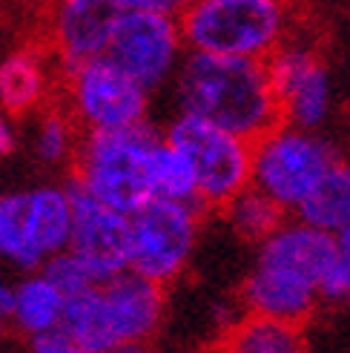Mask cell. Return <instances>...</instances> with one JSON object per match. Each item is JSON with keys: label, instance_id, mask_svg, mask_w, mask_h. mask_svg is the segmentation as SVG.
Returning <instances> with one entry per match:
<instances>
[{"label": "cell", "instance_id": "cell-1", "mask_svg": "<svg viewBox=\"0 0 350 353\" xmlns=\"http://www.w3.org/2000/svg\"><path fill=\"white\" fill-rule=\"evenodd\" d=\"M175 101L181 115L201 118L250 144L282 123L265 61L187 52L175 72Z\"/></svg>", "mask_w": 350, "mask_h": 353}, {"label": "cell", "instance_id": "cell-2", "mask_svg": "<svg viewBox=\"0 0 350 353\" xmlns=\"http://www.w3.org/2000/svg\"><path fill=\"white\" fill-rule=\"evenodd\" d=\"M187 52L270 61L290 38V12L276 0H198L178 14Z\"/></svg>", "mask_w": 350, "mask_h": 353}, {"label": "cell", "instance_id": "cell-3", "mask_svg": "<svg viewBox=\"0 0 350 353\" xmlns=\"http://www.w3.org/2000/svg\"><path fill=\"white\" fill-rule=\"evenodd\" d=\"M161 138L150 121L115 132H83L72 181L103 207L135 216L152 201L150 155Z\"/></svg>", "mask_w": 350, "mask_h": 353}, {"label": "cell", "instance_id": "cell-4", "mask_svg": "<svg viewBox=\"0 0 350 353\" xmlns=\"http://www.w3.org/2000/svg\"><path fill=\"white\" fill-rule=\"evenodd\" d=\"M178 9L167 0H121L107 58L150 92L175 78L187 55Z\"/></svg>", "mask_w": 350, "mask_h": 353}, {"label": "cell", "instance_id": "cell-5", "mask_svg": "<svg viewBox=\"0 0 350 353\" xmlns=\"http://www.w3.org/2000/svg\"><path fill=\"white\" fill-rule=\"evenodd\" d=\"M196 175L198 207L224 210L253 184V144L192 115H175L164 132Z\"/></svg>", "mask_w": 350, "mask_h": 353}, {"label": "cell", "instance_id": "cell-6", "mask_svg": "<svg viewBox=\"0 0 350 353\" xmlns=\"http://www.w3.org/2000/svg\"><path fill=\"white\" fill-rule=\"evenodd\" d=\"M339 158L342 155L333 150V144L319 132L278 123L273 132L253 144V187L290 216Z\"/></svg>", "mask_w": 350, "mask_h": 353}, {"label": "cell", "instance_id": "cell-7", "mask_svg": "<svg viewBox=\"0 0 350 353\" xmlns=\"http://www.w3.org/2000/svg\"><path fill=\"white\" fill-rule=\"evenodd\" d=\"M201 207L152 199L130 216V270L167 288L192 259Z\"/></svg>", "mask_w": 350, "mask_h": 353}, {"label": "cell", "instance_id": "cell-8", "mask_svg": "<svg viewBox=\"0 0 350 353\" xmlns=\"http://www.w3.org/2000/svg\"><path fill=\"white\" fill-rule=\"evenodd\" d=\"M69 115L83 132H115L147 121L150 90L110 58H95L63 72Z\"/></svg>", "mask_w": 350, "mask_h": 353}, {"label": "cell", "instance_id": "cell-9", "mask_svg": "<svg viewBox=\"0 0 350 353\" xmlns=\"http://www.w3.org/2000/svg\"><path fill=\"white\" fill-rule=\"evenodd\" d=\"M267 72L282 110V123L319 132L333 110V81L319 49L305 38H290L273 52Z\"/></svg>", "mask_w": 350, "mask_h": 353}, {"label": "cell", "instance_id": "cell-10", "mask_svg": "<svg viewBox=\"0 0 350 353\" xmlns=\"http://www.w3.org/2000/svg\"><path fill=\"white\" fill-rule=\"evenodd\" d=\"M72 201V253L98 285L130 270V216L103 207L75 181L66 187Z\"/></svg>", "mask_w": 350, "mask_h": 353}, {"label": "cell", "instance_id": "cell-11", "mask_svg": "<svg viewBox=\"0 0 350 353\" xmlns=\"http://www.w3.org/2000/svg\"><path fill=\"white\" fill-rule=\"evenodd\" d=\"M121 0H66L49 14V46L63 72L107 58Z\"/></svg>", "mask_w": 350, "mask_h": 353}, {"label": "cell", "instance_id": "cell-12", "mask_svg": "<svg viewBox=\"0 0 350 353\" xmlns=\"http://www.w3.org/2000/svg\"><path fill=\"white\" fill-rule=\"evenodd\" d=\"M110 333L118 350L144 347L164 319V288L132 270L98 288Z\"/></svg>", "mask_w": 350, "mask_h": 353}, {"label": "cell", "instance_id": "cell-13", "mask_svg": "<svg viewBox=\"0 0 350 353\" xmlns=\"http://www.w3.org/2000/svg\"><path fill=\"white\" fill-rule=\"evenodd\" d=\"M258 264L287 270L325 293L339 264L336 236L287 219L265 244H258Z\"/></svg>", "mask_w": 350, "mask_h": 353}, {"label": "cell", "instance_id": "cell-14", "mask_svg": "<svg viewBox=\"0 0 350 353\" xmlns=\"http://www.w3.org/2000/svg\"><path fill=\"white\" fill-rule=\"evenodd\" d=\"M322 302V293L287 270L258 264L241 285V305L247 316L302 327Z\"/></svg>", "mask_w": 350, "mask_h": 353}, {"label": "cell", "instance_id": "cell-15", "mask_svg": "<svg viewBox=\"0 0 350 353\" xmlns=\"http://www.w3.org/2000/svg\"><path fill=\"white\" fill-rule=\"evenodd\" d=\"M23 230L32 253L41 264L69 250L72 239V201L66 187H34L21 192Z\"/></svg>", "mask_w": 350, "mask_h": 353}, {"label": "cell", "instance_id": "cell-16", "mask_svg": "<svg viewBox=\"0 0 350 353\" xmlns=\"http://www.w3.org/2000/svg\"><path fill=\"white\" fill-rule=\"evenodd\" d=\"M49 92V69L34 49H14L0 61V110L23 115L41 107Z\"/></svg>", "mask_w": 350, "mask_h": 353}, {"label": "cell", "instance_id": "cell-17", "mask_svg": "<svg viewBox=\"0 0 350 353\" xmlns=\"http://www.w3.org/2000/svg\"><path fill=\"white\" fill-rule=\"evenodd\" d=\"M293 219L330 236H339L347 230L350 227V164L344 158H339L322 175V181L299 204Z\"/></svg>", "mask_w": 350, "mask_h": 353}, {"label": "cell", "instance_id": "cell-18", "mask_svg": "<svg viewBox=\"0 0 350 353\" xmlns=\"http://www.w3.org/2000/svg\"><path fill=\"white\" fill-rule=\"evenodd\" d=\"M69 299L52 285V281L41 273L26 276L21 285L14 288V302H12V316L9 319L29 336H41L55 327H63Z\"/></svg>", "mask_w": 350, "mask_h": 353}, {"label": "cell", "instance_id": "cell-19", "mask_svg": "<svg viewBox=\"0 0 350 353\" xmlns=\"http://www.w3.org/2000/svg\"><path fill=\"white\" fill-rule=\"evenodd\" d=\"M218 353H307L302 327L270 322L261 316H244L236 322L218 347Z\"/></svg>", "mask_w": 350, "mask_h": 353}, {"label": "cell", "instance_id": "cell-20", "mask_svg": "<svg viewBox=\"0 0 350 353\" xmlns=\"http://www.w3.org/2000/svg\"><path fill=\"white\" fill-rule=\"evenodd\" d=\"M221 213H224L227 224H230L241 239L258 241V244H265L278 227L287 221L285 210L278 207L273 199H267L261 190H256L253 184L244 192H238Z\"/></svg>", "mask_w": 350, "mask_h": 353}, {"label": "cell", "instance_id": "cell-21", "mask_svg": "<svg viewBox=\"0 0 350 353\" xmlns=\"http://www.w3.org/2000/svg\"><path fill=\"white\" fill-rule=\"evenodd\" d=\"M150 190L152 199L198 207V187L192 167L178 150L167 144V138H161L150 155Z\"/></svg>", "mask_w": 350, "mask_h": 353}, {"label": "cell", "instance_id": "cell-22", "mask_svg": "<svg viewBox=\"0 0 350 353\" xmlns=\"http://www.w3.org/2000/svg\"><path fill=\"white\" fill-rule=\"evenodd\" d=\"M78 123L75 118L63 110H52L41 118L38 132H34V150L38 158L46 164H61L66 158L78 155L81 138H78Z\"/></svg>", "mask_w": 350, "mask_h": 353}, {"label": "cell", "instance_id": "cell-23", "mask_svg": "<svg viewBox=\"0 0 350 353\" xmlns=\"http://www.w3.org/2000/svg\"><path fill=\"white\" fill-rule=\"evenodd\" d=\"M0 256L9 259L17 268H41L38 256L32 253L23 230V199L21 192L14 196H0Z\"/></svg>", "mask_w": 350, "mask_h": 353}, {"label": "cell", "instance_id": "cell-24", "mask_svg": "<svg viewBox=\"0 0 350 353\" xmlns=\"http://www.w3.org/2000/svg\"><path fill=\"white\" fill-rule=\"evenodd\" d=\"M43 276L55 285L66 299H78L83 293H90L98 288V281L92 279V273L83 268V264L72 256V253H61L55 259H49L43 264Z\"/></svg>", "mask_w": 350, "mask_h": 353}, {"label": "cell", "instance_id": "cell-25", "mask_svg": "<svg viewBox=\"0 0 350 353\" xmlns=\"http://www.w3.org/2000/svg\"><path fill=\"white\" fill-rule=\"evenodd\" d=\"M336 250H339V264L322 299H327V302H350V227L336 236Z\"/></svg>", "mask_w": 350, "mask_h": 353}, {"label": "cell", "instance_id": "cell-26", "mask_svg": "<svg viewBox=\"0 0 350 353\" xmlns=\"http://www.w3.org/2000/svg\"><path fill=\"white\" fill-rule=\"evenodd\" d=\"M78 350L81 347L72 342V336L63 327H55L32 339V353H78Z\"/></svg>", "mask_w": 350, "mask_h": 353}, {"label": "cell", "instance_id": "cell-27", "mask_svg": "<svg viewBox=\"0 0 350 353\" xmlns=\"http://www.w3.org/2000/svg\"><path fill=\"white\" fill-rule=\"evenodd\" d=\"M17 147V130H14V121L12 115H6L0 110V155H12Z\"/></svg>", "mask_w": 350, "mask_h": 353}, {"label": "cell", "instance_id": "cell-28", "mask_svg": "<svg viewBox=\"0 0 350 353\" xmlns=\"http://www.w3.org/2000/svg\"><path fill=\"white\" fill-rule=\"evenodd\" d=\"M12 302H14V288H9L3 279H0V319H9L12 316Z\"/></svg>", "mask_w": 350, "mask_h": 353}, {"label": "cell", "instance_id": "cell-29", "mask_svg": "<svg viewBox=\"0 0 350 353\" xmlns=\"http://www.w3.org/2000/svg\"><path fill=\"white\" fill-rule=\"evenodd\" d=\"M118 353H144V347H127V350H118Z\"/></svg>", "mask_w": 350, "mask_h": 353}, {"label": "cell", "instance_id": "cell-30", "mask_svg": "<svg viewBox=\"0 0 350 353\" xmlns=\"http://www.w3.org/2000/svg\"><path fill=\"white\" fill-rule=\"evenodd\" d=\"M0 327H3V319H0Z\"/></svg>", "mask_w": 350, "mask_h": 353}, {"label": "cell", "instance_id": "cell-31", "mask_svg": "<svg viewBox=\"0 0 350 353\" xmlns=\"http://www.w3.org/2000/svg\"><path fill=\"white\" fill-rule=\"evenodd\" d=\"M78 353H86V350H78Z\"/></svg>", "mask_w": 350, "mask_h": 353}]
</instances>
